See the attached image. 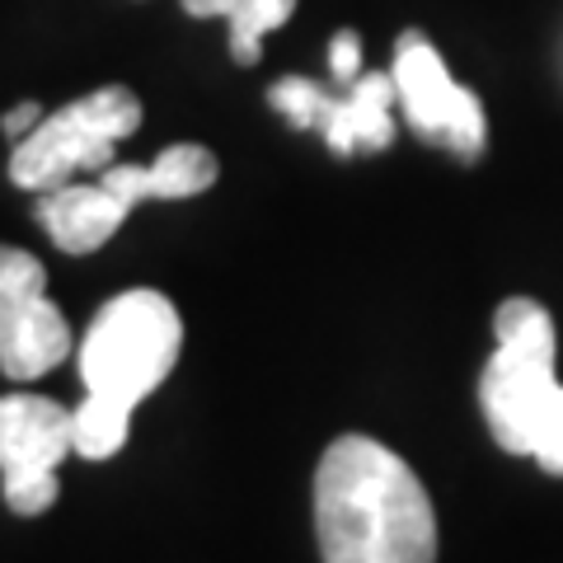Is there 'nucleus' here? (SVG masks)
<instances>
[{
  "instance_id": "nucleus-1",
  "label": "nucleus",
  "mask_w": 563,
  "mask_h": 563,
  "mask_svg": "<svg viewBox=\"0 0 563 563\" xmlns=\"http://www.w3.org/2000/svg\"><path fill=\"white\" fill-rule=\"evenodd\" d=\"M324 563H437V512L422 479L376 437H339L314 470Z\"/></svg>"
},
{
  "instance_id": "nucleus-2",
  "label": "nucleus",
  "mask_w": 563,
  "mask_h": 563,
  "mask_svg": "<svg viewBox=\"0 0 563 563\" xmlns=\"http://www.w3.org/2000/svg\"><path fill=\"white\" fill-rule=\"evenodd\" d=\"M184 352V320L169 296L136 287L95 314L80 343L85 399L70 409V446L85 461H109L128 446L132 409L165 385Z\"/></svg>"
},
{
  "instance_id": "nucleus-3",
  "label": "nucleus",
  "mask_w": 563,
  "mask_h": 563,
  "mask_svg": "<svg viewBox=\"0 0 563 563\" xmlns=\"http://www.w3.org/2000/svg\"><path fill=\"white\" fill-rule=\"evenodd\" d=\"M498 347L479 376V404L493 442L531 455L544 474L563 479V385L554 376V320L531 296H512L493 314Z\"/></svg>"
},
{
  "instance_id": "nucleus-4",
  "label": "nucleus",
  "mask_w": 563,
  "mask_h": 563,
  "mask_svg": "<svg viewBox=\"0 0 563 563\" xmlns=\"http://www.w3.org/2000/svg\"><path fill=\"white\" fill-rule=\"evenodd\" d=\"M217 184V155L207 146H165L151 165H109L95 184H62L38 192V221L62 254H95L103 250L128 211L151 198H198Z\"/></svg>"
},
{
  "instance_id": "nucleus-5",
  "label": "nucleus",
  "mask_w": 563,
  "mask_h": 563,
  "mask_svg": "<svg viewBox=\"0 0 563 563\" xmlns=\"http://www.w3.org/2000/svg\"><path fill=\"white\" fill-rule=\"evenodd\" d=\"M141 128V99L128 85H99L95 95L66 103L10 151V184L24 192H47L70 184L80 169H109L113 146Z\"/></svg>"
},
{
  "instance_id": "nucleus-6",
  "label": "nucleus",
  "mask_w": 563,
  "mask_h": 563,
  "mask_svg": "<svg viewBox=\"0 0 563 563\" xmlns=\"http://www.w3.org/2000/svg\"><path fill=\"white\" fill-rule=\"evenodd\" d=\"M268 103L301 132H320L333 155H357V151H390L395 146V76L372 70L347 85L329 90L306 76H287L268 90Z\"/></svg>"
},
{
  "instance_id": "nucleus-7",
  "label": "nucleus",
  "mask_w": 563,
  "mask_h": 563,
  "mask_svg": "<svg viewBox=\"0 0 563 563\" xmlns=\"http://www.w3.org/2000/svg\"><path fill=\"white\" fill-rule=\"evenodd\" d=\"M395 103L404 109V122L428 141V146H446L461 161H479L488 146V118L484 103L474 99L465 85L451 80L446 62L437 57L428 33H399L395 43Z\"/></svg>"
},
{
  "instance_id": "nucleus-8",
  "label": "nucleus",
  "mask_w": 563,
  "mask_h": 563,
  "mask_svg": "<svg viewBox=\"0 0 563 563\" xmlns=\"http://www.w3.org/2000/svg\"><path fill=\"white\" fill-rule=\"evenodd\" d=\"M70 451V409L29 390L0 395V484L10 512L43 517L57 503V465Z\"/></svg>"
},
{
  "instance_id": "nucleus-9",
  "label": "nucleus",
  "mask_w": 563,
  "mask_h": 563,
  "mask_svg": "<svg viewBox=\"0 0 563 563\" xmlns=\"http://www.w3.org/2000/svg\"><path fill=\"white\" fill-rule=\"evenodd\" d=\"M70 357V324L52 306L47 273L29 250L0 244V372L38 380Z\"/></svg>"
},
{
  "instance_id": "nucleus-10",
  "label": "nucleus",
  "mask_w": 563,
  "mask_h": 563,
  "mask_svg": "<svg viewBox=\"0 0 563 563\" xmlns=\"http://www.w3.org/2000/svg\"><path fill=\"white\" fill-rule=\"evenodd\" d=\"M192 20H225L231 24V57L254 66L263 57V38L296 14V0H184Z\"/></svg>"
},
{
  "instance_id": "nucleus-11",
  "label": "nucleus",
  "mask_w": 563,
  "mask_h": 563,
  "mask_svg": "<svg viewBox=\"0 0 563 563\" xmlns=\"http://www.w3.org/2000/svg\"><path fill=\"white\" fill-rule=\"evenodd\" d=\"M329 70H333V80H343V85H352V80L362 76V38L352 29L333 33V43H329Z\"/></svg>"
},
{
  "instance_id": "nucleus-12",
  "label": "nucleus",
  "mask_w": 563,
  "mask_h": 563,
  "mask_svg": "<svg viewBox=\"0 0 563 563\" xmlns=\"http://www.w3.org/2000/svg\"><path fill=\"white\" fill-rule=\"evenodd\" d=\"M38 122H43V103H14V109L5 113V118H0V128H5V136L10 141H20V136H29L33 128H38Z\"/></svg>"
}]
</instances>
